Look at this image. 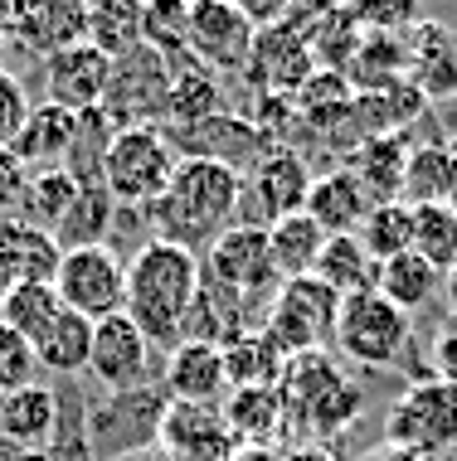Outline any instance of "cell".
<instances>
[{
  "label": "cell",
  "instance_id": "7",
  "mask_svg": "<svg viewBox=\"0 0 457 461\" xmlns=\"http://www.w3.org/2000/svg\"><path fill=\"white\" fill-rule=\"evenodd\" d=\"M336 311L341 296L316 277H292L278 286L273 306L263 316V335L278 345L282 355H306V350H326L336 335Z\"/></svg>",
  "mask_w": 457,
  "mask_h": 461
},
{
  "label": "cell",
  "instance_id": "2",
  "mask_svg": "<svg viewBox=\"0 0 457 461\" xmlns=\"http://www.w3.org/2000/svg\"><path fill=\"white\" fill-rule=\"evenodd\" d=\"M200 296V258L176 243L146 239L127 258V296L122 316L137 326L156 350H176L185 340V321Z\"/></svg>",
  "mask_w": 457,
  "mask_h": 461
},
{
  "label": "cell",
  "instance_id": "49",
  "mask_svg": "<svg viewBox=\"0 0 457 461\" xmlns=\"http://www.w3.org/2000/svg\"><path fill=\"white\" fill-rule=\"evenodd\" d=\"M122 461H166L160 452H132V456H122Z\"/></svg>",
  "mask_w": 457,
  "mask_h": 461
},
{
  "label": "cell",
  "instance_id": "41",
  "mask_svg": "<svg viewBox=\"0 0 457 461\" xmlns=\"http://www.w3.org/2000/svg\"><path fill=\"white\" fill-rule=\"evenodd\" d=\"M34 350L30 340H20L10 326H0V389H24V384H34Z\"/></svg>",
  "mask_w": 457,
  "mask_h": 461
},
{
  "label": "cell",
  "instance_id": "26",
  "mask_svg": "<svg viewBox=\"0 0 457 461\" xmlns=\"http://www.w3.org/2000/svg\"><path fill=\"white\" fill-rule=\"evenodd\" d=\"M375 292L385 296V302L394 311H404V316H418V311H428L443 296V272L438 267H428L424 258L414 253H399V258H389V263H379L375 272Z\"/></svg>",
  "mask_w": 457,
  "mask_h": 461
},
{
  "label": "cell",
  "instance_id": "47",
  "mask_svg": "<svg viewBox=\"0 0 457 461\" xmlns=\"http://www.w3.org/2000/svg\"><path fill=\"white\" fill-rule=\"evenodd\" d=\"M443 302H448V311L457 316V263H452L448 272H443Z\"/></svg>",
  "mask_w": 457,
  "mask_h": 461
},
{
  "label": "cell",
  "instance_id": "4",
  "mask_svg": "<svg viewBox=\"0 0 457 461\" xmlns=\"http://www.w3.org/2000/svg\"><path fill=\"white\" fill-rule=\"evenodd\" d=\"M331 345H336L341 365L399 369L409 365V350H414V321L404 311H394L379 292H355V296H341Z\"/></svg>",
  "mask_w": 457,
  "mask_h": 461
},
{
  "label": "cell",
  "instance_id": "39",
  "mask_svg": "<svg viewBox=\"0 0 457 461\" xmlns=\"http://www.w3.org/2000/svg\"><path fill=\"white\" fill-rule=\"evenodd\" d=\"M414 253L438 272H448L457 263V204L414 209Z\"/></svg>",
  "mask_w": 457,
  "mask_h": 461
},
{
  "label": "cell",
  "instance_id": "20",
  "mask_svg": "<svg viewBox=\"0 0 457 461\" xmlns=\"http://www.w3.org/2000/svg\"><path fill=\"white\" fill-rule=\"evenodd\" d=\"M54 267H59V243L44 229L0 219V296L20 282H54Z\"/></svg>",
  "mask_w": 457,
  "mask_h": 461
},
{
  "label": "cell",
  "instance_id": "11",
  "mask_svg": "<svg viewBox=\"0 0 457 461\" xmlns=\"http://www.w3.org/2000/svg\"><path fill=\"white\" fill-rule=\"evenodd\" d=\"M253 40H258V30L229 0H195V5H185V49L209 73H243L253 54Z\"/></svg>",
  "mask_w": 457,
  "mask_h": 461
},
{
  "label": "cell",
  "instance_id": "9",
  "mask_svg": "<svg viewBox=\"0 0 457 461\" xmlns=\"http://www.w3.org/2000/svg\"><path fill=\"white\" fill-rule=\"evenodd\" d=\"M312 15L316 10H302V5H288V15L268 30H258L253 40V54H249V68L243 78L253 83V93H268V97H297V88L316 73V59H312Z\"/></svg>",
  "mask_w": 457,
  "mask_h": 461
},
{
  "label": "cell",
  "instance_id": "45",
  "mask_svg": "<svg viewBox=\"0 0 457 461\" xmlns=\"http://www.w3.org/2000/svg\"><path fill=\"white\" fill-rule=\"evenodd\" d=\"M365 461H443V456H428V452H414V447H375Z\"/></svg>",
  "mask_w": 457,
  "mask_h": 461
},
{
  "label": "cell",
  "instance_id": "29",
  "mask_svg": "<svg viewBox=\"0 0 457 461\" xmlns=\"http://www.w3.org/2000/svg\"><path fill=\"white\" fill-rule=\"evenodd\" d=\"M351 103H355V88L345 83V73H326V68H316L292 97L297 127H312V131H345Z\"/></svg>",
  "mask_w": 457,
  "mask_h": 461
},
{
  "label": "cell",
  "instance_id": "30",
  "mask_svg": "<svg viewBox=\"0 0 457 461\" xmlns=\"http://www.w3.org/2000/svg\"><path fill=\"white\" fill-rule=\"evenodd\" d=\"M361 408H365V393L361 384L345 374L336 389H326L316 403H306L297 418H288V432H306V442H321V438H341L361 422Z\"/></svg>",
  "mask_w": 457,
  "mask_h": 461
},
{
  "label": "cell",
  "instance_id": "40",
  "mask_svg": "<svg viewBox=\"0 0 457 461\" xmlns=\"http://www.w3.org/2000/svg\"><path fill=\"white\" fill-rule=\"evenodd\" d=\"M424 374H428V379H443V384H452V389H457V316H452V311L438 321V330L428 335Z\"/></svg>",
  "mask_w": 457,
  "mask_h": 461
},
{
  "label": "cell",
  "instance_id": "32",
  "mask_svg": "<svg viewBox=\"0 0 457 461\" xmlns=\"http://www.w3.org/2000/svg\"><path fill=\"white\" fill-rule=\"evenodd\" d=\"M78 194H83V180H73V170H40V176H30V185H24L15 219L30 223V229H44L54 239V229L64 223V214L73 209Z\"/></svg>",
  "mask_w": 457,
  "mask_h": 461
},
{
  "label": "cell",
  "instance_id": "27",
  "mask_svg": "<svg viewBox=\"0 0 457 461\" xmlns=\"http://www.w3.org/2000/svg\"><path fill=\"white\" fill-rule=\"evenodd\" d=\"M219 413H224L239 447H273V438L288 432L278 389H229V398L219 403Z\"/></svg>",
  "mask_w": 457,
  "mask_h": 461
},
{
  "label": "cell",
  "instance_id": "12",
  "mask_svg": "<svg viewBox=\"0 0 457 461\" xmlns=\"http://www.w3.org/2000/svg\"><path fill=\"white\" fill-rule=\"evenodd\" d=\"M166 88H170V73H166V64H160V54L151 44H137L132 54H122L113 64V83H107V97H103V117L122 122L117 131L156 127L160 112H166Z\"/></svg>",
  "mask_w": 457,
  "mask_h": 461
},
{
  "label": "cell",
  "instance_id": "28",
  "mask_svg": "<svg viewBox=\"0 0 457 461\" xmlns=\"http://www.w3.org/2000/svg\"><path fill=\"white\" fill-rule=\"evenodd\" d=\"M224 350V374H229V389H278L282 379V365H288V355L278 350L273 340L258 330H243L239 340L219 345Z\"/></svg>",
  "mask_w": 457,
  "mask_h": 461
},
{
  "label": "cell",
  "instance_id": "6",
  "mask_svg": "<svg viewBox=\"0 0 457 461\" xmlns=\"http://www.w3.org/2000/svg\"><path fill=\"white\" fill-rule=\"evenodd\" d=\"M49 286H54L64 311L97 326V321L122 311V296H127V258L113 243L69 248V253H59V267H54V282Z\"/></svg>",
  "mask_w": 457,
  "mask_h": 461
},
{
  "label": "cell",
  "instance_id": "25",
  "mask_svg": "<svg viewBox=\"0 0 457 461\" xmlns=\"http://www.w3.org/2000/svg\"><path fill=\"white\" fill-rule=\"evenodd\" d=\"M452 199H457V166L448 156V141H418L404 160L399 204L424 209V204H452Z\"/></svg>",
  "mask_w": 457,
  "mask_h": 461
},
{
  "label": "cell",
  "instance_id": "48",
  "mask_svg": "<svg viewBox=\"0 0 457 461\" xmlns=\"http://www.w3.org/2000/svg\"><path fill=\"white\" fill-rule=\"evenodd\" d=\"M5 54H10V34H5V20H0V68H5Z\"/></svg>",
  "mask_w": 457,
  "mask_h": 461
},
{
  "label": "cell",
  "instance_id": "13",
  "mask_svg": "<svg viewBox=\"0 0 457 461\" xmlns=\"http://www.w3.org/2000/svg\"><path fill=\"white\" fill-rule=\"evenodd\" d=\"M156 452L166 461H229L239 452L219 408L200 403H166L156 422Z\"/></svg>",
  "mask_w": 457,
  "mask_h": 461
},
{
  "label": "cell",
  "instance_id": "1",
  "mask_svg": "<svg viewBox=\"0 0 457 461\" xmlns=\"http://www.w3.org/2000/svg\"><path fill=\"white\" fill-rule=\"evenodd\" d=\"M239 199H243V176L219 160L180 156L176 176L160 190L151 209H142L146 223L156 229L160 243H176L185 253L200 258L219 233L239 223Z\"/></svg>",
  "mask_w": 457,
  "mask_h": 461
},
{
  "label": "cell",
  "instance_id": "16",
  "mask_svg": "<svg viewBox=\"0 0 457 461\" xmlns=\"http://www.w3.org/2000/svg\"><path fill=\"white\" fill-rule=\"evenodd\" d=\"M10 44L24 54H59L69 44H83V24H88V5L78 0H34V5H0Z\"/></svg>",
  "mask_w": 457,
  "mask_h": 461
},
{
  "label": "cell",
  "instance_id": "37",
  "mask_svg": "<svg viewBox=\"0 0 457 461\" xmlns=\"http://www.w3.org/2000/svg\"><path fill=\"white\" fill-rule=\"evenodd\" d=\"M355 239L361 248L370 253V263H389V258L409 253L414 248V209L409 204H370V214L361 219V229H355Z\"/></svg>",
  "mask_w": 457,
  "mask_h": 461
},
{
  "label": "cell",
  "instance_id": "21",
  "mask_svg": "<svg viewBox=\"0 0 457 461\" xmlns=\"http://www.w3.org/2000/svg\"><path fill=\"white\" fill-rule=\"evenodd\" d=\"M59 428V393L49 384H24L0 398V442L5 447H44Z\"/></svg>",
  "mask_w": 457,
  "mask_h": 461
},
{
  "label": "cell",
  "instance_id": "42",
  "mask_svg": "<svg viewBox=\"0 0 457 461\" xmlns=\"http://www.w3.org/2000/svg\"><path fill=\"white\" fill-rule=\"evenodd\" d=\"M30 93H24V83L15 78L10 68H0V146H15V136L24 127V117H30Z\"/></svg>",
  "mask_w": 457,
  "mask_h": 461
},
{
  "label": "cell",
  "instance_id": "15",
  "mask_svg": "<svg viewBox=\"0 0 457 461\" xmlns=\"http://www.w3.org/2000/svg\"><path fill=\"white\" fill-rule=\"evenodd\" d=\"M107 83H113V59L97 54L88 40L69 44V49H59V54L44 59V103H54L64 112L103 107Z\"/></svg>",
  "mask_w": 457,
  "mask_h": 461
},
{
  "label": "cell",
  "instance_id": "18",
  "mask_svg": "<svg viewBox=\"0 0 457 461\" xmlns=\"http://www.w3.org/2000/svg\"><path fill=\"white\" fill-rule=\"evenodd\" d=\"M166 398L170 403H200L219 408L229 398V374H224V350L205 340H180L166 355Z\"/></svg>",
  "mask_w": 457,
  "mask_h": 461
},
{
  "label": "cell",
  "instance_id": "3",
  "mask_svg": "<svg viewBox=\"0 0 457 461\" xmlns=\"http://www.w3.org/2000/svg\"><path fill=\"white\" fill-rule=\"evenodd\" d=\"M176 166H180V151L160 127H127V131H113L103 160H97V185L117 209H137L142 214L160 199Z\"/></svg>",
  "mask_w": 457,
  "mask_h": 461
},
{
  "label": "cell",
  "instance_id": "50",
  "mask_svg": "<svg viewBox=\"0 0 457 461\" xmlns=\"http://www.w3.org/2000/svg\"><path fill=\"white\" fill-rule=\"evenodd\" d=\"M448 156H452V166H457V131L448 136Z\"/></svg>",
  "mask_w": 457,
  "mask_h": 461
},
{
  "label": "cell",
  "instance_id": "22",
  "mask_svg": "<svg viewBox=\"0 0 457 461\" xmlns=\"http://www.w3.org/2000/svg\"><path fill=\"white\" fill-rule=\"evenodd\" d=\"M306 219L316 223L326 239H336V233H355L361 229V219L370 214V194L361 190V180L351 176L345 166L326 170V176L312 180V194H306Z\"/></svg>",
  "mask_w": 457,
  "mask_h": 461
},
{
  "label": "cell",
  "instance_id": "5",
  "mask_svg": "<svg viewBox=\"0 0 457 461\" xmlns=\"http://www.w3.org/2000/svg\"><path fill=\"white\" fill-rule=\"evenodd\" d=\"M200 272L224 292H233L243 306H253L258 316H268V306H273L282 286L273 248H268V229H249V223H233L229 233H219L200 253Z\"/></svg>",
  "mask_w": 457,
  "mask_h": 461
},
{
  "label": "cell",
  "instance_id": "46",
  "mask_svg": "<svg viewBox=\"0 0 457 461\" xmlns=\"http://www.w3.org/2000/svg\"><path fill=\"white\" fill-rule=\"evenodd\" d=\"M229 461H282V452L278 447H239Z\"/></svg>",
  "mask_w": 457,
  "mask_h": 461
},
{
  "label": "cell",
  "instance_id": "14",
  "mask_svg": "<svg viewBox=\"0 0 457 461\" xmlns=\"http://www.w3.org/2000/svg\"><path fill=\"white\" fill-rule=\"evenodd\" d=\"M151 355L156 345L132 326L127 316H107L93 326V350H88V369L107 393H132L146 389V374H151Z\"/></svg>",
  "mask_w": 457,
  "mask_h": 461
},
{
  "label": "cell",
  "instance_id": "19",
  "mask_svg": "<svg viewBox=\"0 0 457 461\" xmlns=\"http://www.w3.org/2000/svg\"><path fill=\"white\" fill-rule=\"evenodd\" d=\"M73 131H78V112L40 103V107H30V117H24V127H20L10 151L20 156V166L30 170V176H40V170H64L69 156H73Z\"/></svg>",
  "mask_w": 457,
  "mask_h": 461
},
{
  "label": "cell",
  "instance_id": "43",
  "mask_svg": "<svg viewBox=\"0 0 457 461\" xmlns=\"http://www.w3.org/2000/svg\"><path fill=\"white\" fill-rule=\"evenodd\" d=\"M24 185H30V170L20 166V156L10 151V146H0V219H15L20 214Z\"/></svg>",
  "mask_w": 457,
  "mask_h": 461
},
{
  "label": "cell",
  "instance_id": "8",
  "mask_svg": "<svg viewBox=\"0 0 457 461\" xmlns=\"http://www.w3.org/2000/svg\"><path fill=\"white\" fill-rule=\"evenodd\" d=\"M385 442L443 456L457 447V389L443 379H409L385 413Z\"/></svg>",
  "mask_w": 457,
  "mask_h": 461
},
{
  "label": "cell",
  "instance_id": "24",
  "mask_svg": "<svg viewBox=\"0 0 457 461\" xmlns=\"http://www.w3.org/2000/svg\"><path fill=\"white\" fill-rule=\"evenodd\" d=\"M219 112H224V88H219V78L209 68H200L190 59V64L170 68V88H166V112L160 117L170 122L180 136L205 127V122H215Z\"/></svg>",
  "mask_w": 457,
  "mask_h": 461
},
{
  "label": "cell",
  "instance_id": "44",
  "mask_svg": "<svg viewBox=\"0 0 457 461\" xmlns=\"http://www.w3.org/2000/svg\"><path fill=\"white\" fill-rule=\"evenodd\" d=\"M282 461H341V452H331L326 442H297L292 452H282Z\"/></svg>",
  "mask_w": 457,
  "mask_h": 461
},
{
  "label": "cell",
  "instance_id": "51",
  "mask_svg": "<svg viewBox=\"0 0 457 461\" xmlns=\"http://www.w3.org/2000/svg\"><path fill=\"white\" fill-rule=\"evenodd\" d=\"M0 398H5V389H0Z\"/></svg>",
  "mask_w": 457,
  "mask_h": 461
},
{
  "label": "cell",
  "instance_id": "36",
  "mask_svg": "<svg viewBox=\"0 0 457 461\" xmlns=\"http://www.w3.org/2000/svg\"><path fill=\"white\" fill-rule=\"evenodd\" d=\"M113 219H117V204L107 199L103 185H83V194L73 199V209L64 214V223L54 229L59 253H69V248H93V243H103L107 233H113Z\"/></svg>",
  "mask_w": 457,
  "mask_h": 461
},
{
  "label": "cell",
  "instance_id": "35",
  "mask_svg": "<svg viewBox=\"0 0 457 461\" xmlns=\"http://www.w3.org/2000/svg\"><path fill=\"white\" fill-rule=\"evenodd\" d=\"M83 40L117 64L122 54H132V49L142 44V5H132V0H103V5H88Z\"/></svg>",
  "mask_w": 457,
  "mask_h": 461
},
{
  "label": "cell",
  "instance_id": "33",
  "mask_svg": "<svg viewBox=\"0 0 457 461\" xmlns=\"http://www.w3.org/2000/svg\"><path fill=\"white\" fill-rule=\"evenodd\" d=\"M375 263H370V253L361 248V239L355 233H336V239H326V248H321L312 277L326 282L336 296H355V292H375Z\"/></svg>",
  "mask_w": 457,
  "mask_h": 461
},
{
  "label": "cell",
  "instance_id": "10",
  "mask_svg": "<svg viewBox=\"0 0 457 461\" xmlns=\"http://www.w3.org/2000/svg\"><path fill=\"white\" fill-rule=\"evenodd\" d=\"M312 166L292 146H273L258 166L243 176V199H239V223L249 229H273L278 219L302 214L306 194H312Z\"/></svg>",
  "mask_w": 457,
  "mask_h": 461
},
{
  "label": "cell",
  "instance_id": "17",
  "mask_svg": "<svg viewBox=\"0 0 457 461\" xmlns=\"http://www.w3.org/2000/svg\"><path fill=\"white\" fill-rule=\"evenodd\" d=\"M404 44H409V88L428 107L452 103L457 97V30L424 15L404 34Z\"/></svg>",
  "mask_w": 457,
  "mask_h": 461
},
{
  "label": "cell",
  "instance_id": "34",
  "mask_svg": "<svg viewBox=\"0 0 457 461\" xmlns=\"http://www.w3.org/2000/svg\"><path fill=\"white\" fill-rule=\"evenodd\" d=\"M268 248H273V263H278V277L292 282V277H312L321 248H326V233L316 229L306 214H288L268 229Z\"/></svg>",
  "mask_w": 457,
  "mask_h": 461
},
{
  "label": "cell",
  "instance_id": "38",
  "mask_svg": "<svg viewBox=\"0 0 457 461\" xmlns=\"http://www.w3.org/2000/svg\"><path fill=\"white\" fill-rule=\"evenodd\" d=\"M59 311L64 306H59V296H54L49 282H20V286H10V292L0 296V326H10L20 340L34 345Z\"/></svg>",
  "mask_w": 457,
  "mask_h": 461
},
{
  "label": "cell",
  "instance_id": "23",
  "mask_svg": "<svg viewBox=\"0 0 457 461\" xmlns=\"http://www.w3.org/2000/svg\"><path fill=\"white\" fill-rule=\"evenodd\" d=\"M414 141L409 136H370L361 141L351 156H345V170L361 180V190L370 194V204H394L399 199V185H404V160H409Z\"/></svg>",
  "mask_w": 457,
  "mask_h": 461
},
{
  "label": "cell",
  "instance_id": "31",
  "mask_svg": "<svg viewBox=\"0 0 457 461\" xmlns=\"http://www.w3.org/2000/svg\"><path fill=\"white\" fill-rule=\"evenodd\" d=\"M34 350V365L49 369V374H78L88 369V350H93V321L73 316V311H59L49 321V330L30 345Z\"/></svg>",
  "mask_w": 457,
  "mask_h": 461
}]
</instances>
